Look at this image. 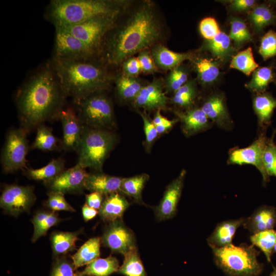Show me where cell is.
Wrapping results in <instances>:
<instances>
[{
    "mask_svg": "<svg viewBox=\"0 0 276 276\" xmlns=\"http://www.w3.org/2000/svg\"><path fill=\"white\" fill-rule=\"evenodd\" d=\"M276 130L273 132L270 138H268L264 155L263 163L268 175L276 177V144L274 137Z\"/></svg>",
    "mask_w": 276,
    "mask_h": 276,
    "instance_id": "obj_42",
    "label": "cell"
},
{
    "mask_svg": "<svg viewBox=\"0 0 276 276\" xmlns=\"http://www.w3.org/2000/svg\"><path fill=\"white\" fill-rule=\"evenodd\" d=\"M85 169L77 164L44 183L49 191L64 194L80 193L85 189V181L88 174Z\"/></svg>",
    "mask_w": 276,
    "mask_h": 276,
    "instance_id": "obj_14",
    "label": "cell"
},
{
    "mask_svg": "<svg viewBox=\"0 0 276 276\" xmlns=\"http://www.w3.org/2000/svg\"><path fill=\"white\" fill-rule=\"evenodd\" d=\"M117 143V137L111 130L83 125L77 150V164L84 169L102 172L103 164Z\"/></svg>",
    "mask_w": 276,
    "mask_h": 276,
    "instance_id": "obj_5",
    "label": "cell"
},
{
    "mask_svg": "<svg viewBox=\"0 0 276 276\" xmlns=\"http://www.w3.org/2000/svg\"><path fill=\"white\" fill-rule=\"evenodd\" d=\"M273 253H276V243H275V245L273 249Z\"/></svg>",
    "mask_w": 276,
    "mask_h": 276,
    "instance_id": "obj_58",
    "label": "cell"
},
{
    "mask_svg": "<svg viewBox=\"0 0 276 276\" xmlns=\"http://www.w3.org/2000/svg\"><path fill=\"white\" fill-rule=\"evenodd\" d=\"M250 19L258 31H261L266 26L274 23L276 15L272 9L266 5L255 7L250 12Z\"/></svg>",
    "mask_w": 276,
    "mask_h": 276,
    "instance_id": "obj_36",
    "label": "cell"
},
{
    "mask_svg": "<svg viewBox=\"0 0 276 276\" xmlns=\"http://www.w3.org/2000/svg\"><path fill=\"white\" fill-rule=\"evenodd\" d=\"M255 4L254 0H235L232 3V6L236 10H245L252 7Z\"/></svg>",
    "mask_w": 276,
    "mask_h": 276,
    "instance_id": "obj_53",
    "label": "cell"
},
{
    "mask_svg": "<svg viewBox=\"0 0 276 276\" xmlns=\"http://www.w3.org/2000/svg\"><path fill=\"white\" fill-rule=\"evenodd\" d=\"M104 92L96 91L75 103L83 125L110 130L116 126L112 103Z\"/></svg>",
    "mask_w": 276,
    "mask_h": 276,
    "instance_id": "obj_7",
    "label": "cell"
},
{
    "mask_svg": "<svg viewBox=\"0 0 276 276\" xmlns=\"http://www.w3.org/2000/svg\"><path fill=\"white\" fill-rule=\"evenodd\" d=\"M52 65L65 96L72 98L75 103L96 91L105 90L112 79L106 65L93 59L53 58Z\"/></svg>",
    "mask_w": 276,
    "mask_h": 276,
    "instance_id": "obj_3",
    "label": "cell"
},
{
    "mask_svg": "<svg viewBox=\"0 0 276 276\" xmlns=\"http://www.w3.org/2000/svg\"><path fill=\"white\" fill-rule=\"evenodd\" d=\"M187 82V72L179 65L171 70L166 78L164 85L168 91L174 93Z\"/></svg>",
    "mask_w": 276,
    "mask_h": 276,
    "instance_id": "obj_41",
    "label": "cell"
},
{
    "mask_svg": "<svg viewBox=\"0 0 276 276\" xmlns=\"http://www.w3.org/2000/svg\"><path fill=\"white\" fill-rule=\"evenodd\" d=\"M149 179V176L146 173L123 178L120 192L132 198L136 202L143 204L142 193Z\"/></svg>",
    "mask_w": 276,
    "mask_h": 276,
    "instance_id": "obj_32",
    "label": "cell"
},
{
    "mask_svg": "<svg viewBox=\"0 0 276 276\" xmlns=\"http://www.w3.org/2000/svg\"><path fill=\"white\" fill-rule=\"evenodd\" d=\"M201 109L207 117L219 128L232 129L233 126L226 108L223 98L220 95H213L203 103Z\"/></svg>",
    "mask_w": 276,
    "mask_h": 276,
    "instance_id": "obj_18",
    "label": "cell"
},
{
    "mask_svg": "<svg viewBox=\"0 0 276 276\" xmlns=\"http://www.w3.org/2000/svg\"><path fill=\"white\" fill-rule=\"evenodd\" d=\"M48 198L46 201L47 206L52 212L66 211L75 212V209L66 200L64 194L49 191L47 193Z\"/></svg>",
    "mask_w": 276,
    "mask_h": 276,
    "instance_id": "obj_44",
    "label": "cell"
},
{
    "mask_svg": "<svg viewBox=\"0 0 276 276\" xmlns=\"http://www.w3.org/2000/svg\"><path fill=\"white\" fill-rule=\"evenodd\" d=\"M259 53L264 60L276 55V33L272 30L269 31L262 37Z\"/></svg>",
    "mask_w": 276,
    "mask_h": 276,
    "instance_id": "obj_45",
    "label": "cell"
},
{
    "mask_svg": "<svg viewBox=\"0 0 276 276\" xmlns=\"http://www.w3.org/2000/svg\"><path fill=\"white\" fill-rule=\"evenodd\" d=\"M137 58L141 66L142 72L145 74H151L157 71L158 68L151 53L148 51V50L139 52Z\"/></svg>",
    "mask_w": 276,
    "mask_h": 276,
    "instance_id": "obj_50",
    "label": "cell"
},
{
    "mask_svg": "<svg viewBox=\"0 0 276 276\" xmlns=\"http://www.w3.org/2000/svg\"><path fill=\"white\" fill-rule=\"evenodd\" d=\"M73 263L65 259H58L53 266L51 276H76Z\"/></svg>",
    "mask_w": 276,
    "mask_h": 276,
    "instance_id": "obj_49",
    "label": "cell"
},
{
    "mask_svg": "<svg viewBox=\"0 0 276 276\" xmlns=\"http://www.w3.org/2000/svg\"><path fill=\"white\" fill-rule=\"evenodd\" d=\"M130 203L120 192L105 196L99 214L104 221L111 223L121 219Z\"/></svg>",
    "mask_w": 276,
    "mask_h": 276,
    "instance_id": "obj_23",
    "label": "cell"
},
{
    "mask_svg": "<svg viewBox=\"0 0 276 276\" xmlns=\"http://www.w3.org/2000/svg\"><path fill=\"white\" fill-rule=\"evenodd\" d=\"M276 225V208L264 205L257 209L246 219L244 228L253 234L273 229Z\"/></svg>",
    "mask_w": 276,
    "mask_h": 276,
    "instance_id": "obj_20",
    "label": "cell"
},
{
    "mask_svg": "<svg viewBox=\"0 0 276 276\" xmlns=\"http://www.w3.org/2000/svg\"><path fill=\"white\" fill-rule=\"evenodd\" d=\"M140 115L143 121L144 130L145 135V146L147 150H150L153 143L157 139L158 133L152 121L145 114L140 112Z\"/></svg>",
    "mask_w": 276,
    "mask_h": 276,
    "instance_id": "obj_48",
    "label": "cell"
},
{
    "mask_svg": "<svg viewBox=\"0 0 276 276\" xmlns=\"http://www.w3.org/2000/svg\"><path fill=\"white\" fill-rule=\"evenodd\" d=\"M51 213V212H49L45 211L36 213L31 220V222L34 225V228L38 226L40 224L47 219L50 216Z\"/></svg>",
    "mask_w": 276,
    "mask_h": 276,
    "instance_id": "obj_56",
    "label": "cell"
},
{
    "mask_svg": "<svg viewBox=\"0 0 276 276\" xmlns=\"http://www.w3.org/2000/svg\"><path fill=\"white\" fill-rule=\"evenodd\" d=\"M186 174V171L182 170L179 175L166 187L160 202L154 208L155 217L157 221L166 220L175 215Z\"/></svg>",
    "mask_w": 276,
    "mask_h": 276,
    "instance_id": "obj_15",
    "label": "cell"
},
{
    "mask_svg": "<svg viewBox=\"0 0 276 276\" xmlns=\"http://www.w3.org/2000/svg\"><path fill=\"white\" fill-rule=\"evenodd\" d=\"M122 177L109 175L102 172L88 173L84 188L91 192H97L103 195L121 192Z\"/></svg>",
    "mask_w": 276,
    "mask_h": 276,
    "instance_id": "obj_21",
    "label": "cell"
},
{
    "mask_svg": "<svg viewBox=\"0 0 276 276\" xmlns=\"http://www.w3.org/2000/svg\"><path fill=\"white\" fill-rule=\"evenodd\" d=\"M275 83H276V80H275Z\"/></svg>",
    "mask_w": 276,
    "mask_h": 276,
    "instance_id": "obj_60",
    "label": "cell"
},
{
    "mask_svg": "<svg viewBox=\"0 0 276 276\" xmlns=\"http://www.w3.org/2000/svg\"><path fill=\"white\" fill-rule=\"evenodd\" d=\"M54 58L66 60L93 59L97 54L85 42L66 30L55 28Z\"/></svg>",
    "mask_w": 276,
    "mask_h": 276,
    "instance_id": "obj_11",
    "label": "cell"
},
{
    "mask_svg": "<svg viewBox=\"0 0 276 276\" xmlns=\"http://www.w3.org/2000/svg\"><path fill=\"white\" fill-rule=\"evenodd\" d=\"M101 240L100 237H94L88 240L78 251L72 256L75 269L87 265L99 258Z\"/></svg>",
    "mask_w": 276,
    "mask_h": 276,
    "instance_id": "obj_27",
    "label": "cell"
},
{
    "mask_svg": "<svg viewBox=\"0 0 276 276\" xmlns=\"http://www.w3.org/2000/svg\"><path fill=\"white\" fill-rule=\"evenodd\" d=\"M130 4L103 42L99 55L105 65L121 64L135 53L157 44L162 38L163 26L154 4L146 1Z\"/></svg>",
    "mask_w": 276,
    "mask_h": 276,
    "instance_id": "obj_1",
    "label": "cell"
},
{
    "mask_svg": "<svg viewBox=\"0 0 276 276\" xmlns=\"http://www.w3.org/2000/svg\"><path fill=\"white\" fill-rule=\"evenodd\" d=\"M250 239L252 245L258 247L263 252L267 261L270 262L276 243V231L272 229L262 231L253 234Z\"/></svg>",
    "mask_w": 276,
    "mask_h": 276,
    "instance_id": "obj_33",
    "label": "cell"
},
{
    "mask_svg": "<svg viewBox=\"0 0 276 276\" xmlns=\"http://www.w3.org/2000/svg\"><path fill=\"white\" fill-rule=\"evenodd\" d=\"M65 160L61 157L52 159L49 164L39 169L26 168L24 174L30 179L48 181L65 170Z\"/></svg>",
    "mask_w": 276,
    "mask_h": 276,
    "instance_id": "obj_28",
    "label": "cell"
},
{
    "mask_svg": "<svg viewBox=\"0 0 276 276\" xmlns=\"http://www.w3.org/2000/svg\"><path fill=\"white\" fill-rule=\"evenodd\" d=\"M273 79V75L271 68L267 66L261 67L255 70L251 80L246 86L254 91L262 92L266 89Z\"/></svg>",
    "mask_w": 276,
    "mask_h": 276,
    "instance_id": "obj_39",
    "label": "cell"
},
{
    "mask_svg": "<svg viewBox=\"0 0 276 276\" xmlns=\"http://www.w3.org/2000/svg\"><path fill=\"white\" fill-rule=\"evenodd\" d=\"M206 48L215 57L224 59L232 52L231 38L226 33L220 32L213 39L208 40Z\"/></svg>",
    "mask_w": 276,
    "mask_h": 276,
    "instance_id": "obj_37",
    "label": "cell"
},
{
    "mask_svg": "<svg viewBox=\"0 0 276 276\" xmlns=\"http://www.w3.org/2000/svg\"><path fill=\"white\" fill-rule=\"evenodd\" d=\"M81 231L76 232H55L51 236V242L55 256L64 255L76 248V243L79 239Z\"/></svg>",
    "mask_w": 276,
    "mask_h": 276,
    "instance_id": "obj_30",
    "label": "cell"
},
{
    "mask_svg": "<svg viewBox=\"0 0 276 276\" xmlns=\"http://www.w3.org/2000/svg\"><path fill=\"white\" fill-rule=\"evenodd\" d=\"M61 219L54 212H52L47 219L34 228V233L32 238L33 242H36L41 236L46 235L47 232L52 226L57 225Z\"/></svg>",
    "mask_w": 276,
    "mask_h": 276,
    "instance_id": "obj_46",
    "label": "cell"
},
{
    "mask_svg": "<svg viewBox=\"0 0 276 276\" xmlns=\"http://www.w3.org/2000/svg\"><path fill=\"white\" fill-rule=\"evenodd\" d=\"M177 121V119L170 120L166 118L160 124L155 126L158 134L165 133L171 129Z\"/></svg>",
    "mask_w": 276,
    "mask_h": 276,
    "instance_id": "obj_54",
    "label": "cell"
},
{
    "mask_svg": "<svg viewBox=\"0 0 276 276\" xmlns=\"http://www.w3.org/2000/svg\"><path fill=\"white\" fill-rule=\"evenodd\" d=\"M59 119L63 129L62 148L65 151H77L83 126L78 113L72 107H67L62 109Z\"/></svg>",
    "mask_w": 276,
    "mask_h": 276,
    "instance_id": "obj_16",
    "label": "cell"
},
{
    "mask_svg": "<svg viewBox=\"0 0 276 276\" xmlns=\"http://www.w3.org/2000/svg\"><path fill=\"white\" fill-rule=\"evenodd\" d=\"M118 96L124 101H133L142 88L146 84L137 77H132L123 73L114 78Z\"/></svg>",
    "mask_w": 276,
    "mask_h": 276,
    "instance_id": "obj_26",
    "label": "cell"
},
{
    "mask_svg": "<svg viewBox=\"0 0 276 276\" xmlns=\"http://www.w3.org/2000/svg\"><path fill=\"white\" fill-rule=\"evenodd\" d=\"M268 138L265 131H261L259 136L248 146L235 148L229 152L227 164L231 165H251L261 173L263 183L266 185L269 181L263 163L264 153L267 146Z\"/></svg>",
    "mask_w": 276,
    "mask_h": 276,
    "instance_id": "obj_10",
    "label": "cell"
},
{
    "mask_svg": "<svg viewBox=\"0 0 276 276\" xmlns=\"http://www.w3.org/2000/svg\"><path fill=\"white\" fill-rule=\"evenodd\" d=\"M124 260L118 271L125 276H146V272L137 249L124 256Z\"/></svg>",
    "mask_w": 276,
    "mask_h": 276,
    "instance_id": "obj_34",
    "label": "cell"
},
{
    "mask_svg": "<svg viewBox=\"0 0 276 276\" xmlns=\"http://www.w3.org/2000/svg\"><path fill=\"white\" fill-rule=\"evenodd\" d=\"M164 82L153 79L142 88L133 101L134 105L149 111L166 108L168 98L164 91Z\"/></svg>",
    "mask_w": 276,
    "mask_h": 276,
    "instance_id": "obj_17",
    "label": "cell"
},
{
    "mask_svg": "<svg viewBox=\"0 0 276 276\" xmlns=\"http://www.w3.org/2000/svg\"><path fill=\"white\" fill-rule=\"evenodd\" d=\"M102 194L94 192L85 196V203L89 206L99 210L103 203L104 198Z\"/></svg>",
    "mask_w": 276,
    "mask_h": 276,
    "instance_id": "obj_52",
    "label": "cell"
},
{
    "mask_svg": "<svg viewBox=\"0 0 276 276\" xmlns=\"http://www.w3.org/2000/svg\"><path fill=\"white\" fill-rule=\"evenodd\" d=\"M253 107L261 131H265L276 108V99L268 93H260L254 99Z\"/></svg>",
    "mask_w": 276,
    "mask_h": 276,
    "instance_id": "obj_25",
    "label": "cell"
},
{
    "mask_svg": "<svg viewBox=\"0 0 276 276\" xmlns=\"http://www.w3.org/2000/svg\"><path fill=\"white\" fill-rule=\"evenodd\" d=\"M35 139L31 145V149H37L43 151H52L62 148V141L56 137L52 129L44 124L36 128Z\"/></svg>",
    "mask_w": 276,
    "mask_h": 276,
    "instance_id": "obj_31",
    "label": "cell"
},
{
    "mask_svg": "<svg viewBox=\"0 0 276 276\" xmlns=\"http://www.w3.org/2000/svg\"><path fill=\"white\" fill-rule=\"evenodd\" d=\"M212 250L216 264L229 276H259L263 270L253 245L231 244Z\"/></svg>",
    "mask_w": 276,
    "mask_h": 276,
    "instance_id": "obj_6",
    "label": "cell"
},
{
    "mask_svg": "<svg viewBox=\"0 0 276 276\" xmlns=\"http://www.w3.org/2000/svg\"><path fill=\"white\" fill-rule=\"evenodd\" d=\"M194 65L198 79L203 83L213 82L219 75L218 66L211 59L197 58L194 61Z\"/></svg>",
    "mask_w": 276,
    "mask_h": 276,
    "instance_id": "obj_35",
    "label": "cell"
},
{
    "mask_svg": "<svg viewBox=\"0 0 276 276\" xmlns=\"http://www.w3.org/2000/svg\"><path fill=\"white\" fill-rule=\"evenodd\" d=\"M123 74L126 76L137 77L142 72L139 59L136 57H130L122 63Z\"/></svg>",
    "mask_w": 276,
    "mask_h": 276,
    "instance_id": "obj_51",
    "label": "cell"
},
{
    "mask_svg": "<svg viewBox=\"0 0 276 276\" xmlns=\"http://www.w3.org/2000/svg\"><path fill=\"white\" fill-rule=\"evenodd\" d=\"M65 98L52 63L39 68L16 94L20 128L28 133L45 122L59 119Z\"/></svg>",
    "mask_w": 276,
    "mask_h": 276,
    "instance_id": "obj_2",
    "label": "cell"
},
{
    "mask_svg": "<svg viewBox=\"0 0 276 276\" xmlns=\"http://www.w3.org/2000/svg\"><path fill=\"white\" fill-rule=\"evenodd\" d=\"M101 240L103 245L112 252L124 256L137 249L134 233L126 227L121 219L109 223Z\"/></svg>",
    "mask_w": 276,
    "mask_h": 276,
    "instance_id": "obj_13",
    "label": "cell"
},
{
    "mask_svg": "<svg viewBox=\"0 0 276 276\" xmlns=\"http://www.w3.org/2000/svg\"><path fill=\"white\" fill-rule=\"evenodd\" d=\"M122 12L98 16L80 24L59 28L81 39L99 55L105 37L114 26Z\"/></svg>",
    "mask_w": 276,
    "mask_h": 276,
    "instance_id": "obj_8",
    "label": "cell"
},
{
    "mask_svg": "<svg viewBox=\"0 0 276 276\" xmlns=\"http://www.w3.org/2000/svg\"><path fill=\"white\" fill-rule=\"evenodd\" d=\"M269 276H276V268L273 266V271Z\"/></svg>",
    "mask_w": 276,
    "mask_h": 276,
    "instance_id": "obj_57",
    "label": "cell"
},
{
    "mask_svg": "<svg viewBox=\"0 0 276 276\" xmlns=\"http://www.w3.org/2000/svg\"><path fill=\"white\" fill-rule=\"evenodd\" d=\"M230 67L238 70L246 75H249L255 71L258 64L255 61L251 48H248L233 56Z\"/></svg>",
    "mask_w": 276,
    "mask_h": 276,
    "instance_id": "obj_38",
    "label": "cell"
},
{
    "mask_svg": "<svg viewBox=\"0 0 276 276\" xmlns=\"http://www.w3.org/2000/svg\"><path fill=\"white\" fill-rule=\"evenodd\" d=\"M119 268V262L116 258H99L87 264L83 271L76 273V276H109L118 271Z\"/></svg>",
    "mask_w": 276,
    "mask_h": 276,
    "instance_id": "obj_29",
    "label": "cell"
},
{
    "mask_svg": "<svg viewBox=\"0 0 276 276\" xmlns=\"http://www.w3.org/2000/svg\"><path fill=\"white\" fill-rule=\"evenodd\" d=\"M36 199L33 187L6 185L1 195L0 205L6 213L16 217L29 211Z\"/></svg>",
    "mask_w": 276,
    "mask_h": 276,
    "instance_id": "obj_12",
    "label": "cell"
},
{
    "mask_svg": "<svg viewBox=\"0 0 276 276\" xmlns=\"http://www.w3.org/2000/svg\"><path fill=\"white\" fill-rule=\"evenodd\" d=\"M228 36L231 39L233 40L237 44H241L251 39V34L246 24L243 20L238 18L232 20Z\"/></svg>",
    "mask_w": 276,
    "mask_h": 276,
    "instance_id": "obj_43",
    "label": "cell"
},
{
    "mask_svg": "<svg viewBox=\"0 0 276 276\" xmlns=\"http://www.w3.org/2000/svg\"><path fill=\"white\" fill-rule=\"evenodd\" d=\"M130 3L126 1L53 0L48 6L46 15L55 28L63 27L121 13Z\"/></svg>",
    "mask_w": 276,
    "mask_h": 276,
    "instance_id": "obj_4",
    "label": "cell"
},
{
    "mask_svg": "<svg viewBox=\"0 0 276 276\" xmlns=\"http://www.w3.org/2000/svg\"><path fill=\"white\" fill-rule=\"evenodd\" d=\"M196 96L195 84L188 81L174 93L172 101L179 107L189 108L193 104Z\"/></svg>",
    "mask_w": 276,
    "mask_h": 276,
    "instance_id": "obj_40",
    "label": "cell"
},
{
    "mask_svg": "<svg viewBox=\"0 0 276 276\" xmlns=\"http://www.w3.org/2000/svg\"><path fill=\"white\" fill-rule=\"evenodd\" d=\"M150 53L157 68L163 70H171L184 61L191 59L189 53L175 52L160 44L154 46Z\"/></svg>",
    "mask_w": 276,
    "mask_h": 276,
    "instance_id": "obj_24",
    "label": "cell"
},
{
    "mask_svg": "<svg viewBox=\"0 0 276 276\" xmlns=\"http://www.w3.org/2000/svg\"><path fill=\"white\" fill-rule=\"evenodd\" d=\"M181 122L183 133L190 136L210 128L211 121L201 108L190 109L185 112H176Z\"/></svg>",
    "mask_w": 276,
    "mask_h": 276,
    "instance_id": "obj_19",
    "label": "cell"
},
{
    "mask_svg": "<svg viewBox=\"0 0 276 276\" xmlns=\"http://www.w3.org/2000/svg\"><path fill=\"white\" fill-rule=\"evenodd\" d=\"M246 218L222 221L218 224L207 242L211 248H221L232 244L237 229L243 225Z\"/></svg>",
    "mask_w": 276,
    "mask_h": 276,
    "instance_id": "obj_22",
    "label": "cell"
},
{
    "mask_svg": "<svg viewBox=\"0 0 276 276\" xmlns=\"http://www.w3.org/2000/svg\"><path fill=\"white\" fill-rule=\"evenodd\" d=\"M199 30L202 36L208 40L213 39L221 32L217 21L212 17L203 19L200 23Z\"/></svg>",
    "mask_w": 276,
    "mask_h": 276,
    "instance_id": "obj_47",
    "label": "cell"
},
{
    "mask_svg": "<svg viewBox=\"0 0 276 276\" xmlns=\"http://www.w3.org/2000/svg\"><path fill=\"white\" fill-rule=\"evenodd\" d=\"M27 133L21 128L8 132L1 154L2 167L5 173H14L27 168L26 157L29 149Z\"/></svg>",
    "mask_w": 276,
    "mask_h": 276,
    "instance_id": "obj_9",
    "label": "cell"
},
{
    "mask_svg": "<svg viewBox=\"0 0 276 276\" xmlns=\"http://www.w3.org/2000/svg\"><path fill=\"white\" fill-rule=\"evenodd\" d=\"M99 214V211L92 208L85 203L82 207V214L85 221L95 218Z\"/></svg>",
    "mask_w": 276,
    "mask_h": 276,
    "instance_id": "obj_55",
    "label": "cell"
},
{
    "mask_svg": "<svg viewBox=\"0 0 276 276\" xmlns=\"http://www.w3.org/2000/svg\"><path fill=\"white\" fill-rule=\"evenodd\" d=\"M83 276H89V275H83Z\"/></svg>",
    "mask_w": 276,
    "mask_h": 276,
    "instance_id": "obj_59",
    "label": "cell"
}]
</instances>
